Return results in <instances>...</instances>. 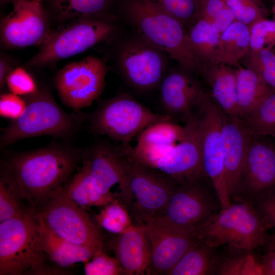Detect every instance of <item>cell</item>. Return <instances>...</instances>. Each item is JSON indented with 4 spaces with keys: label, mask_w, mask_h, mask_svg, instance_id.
I'll return each instance as SVG.
<instances>
[{
    "label": "cell",
    "mask_w": 275,
    "mask_h": 275,
    "mask_svg": "<svg viewBox=\"0 0 275 275\" xmlns=\"http://www.w3.org/2000/svg\"><path fill=\"white\" fill-rule=\"evenodd\" d=\"M17 0H0L1 5L7 4L9 3L13 4Z\"/></svg>",
    "instance_id": "45"
},
{
    "label": "cell",
    "mask_w": 275,
    "mask_h": 275,
    "mask_svg": "<svg viewBox=\"0 0 275 275\" xmlns=\"http://www.w3.org/2000/svg\"><path fill=\"white\" fill-rule=\"evenodd\" d=\"M198 17L211 23L217 16L227 8L225 0H197Z\"/></svg>",
    "instance_id": "40"
},
{
    "label": "cell",
    "mask_w": 275,
    "mask_h": 275,
    "mask_svg": "<svg viewBox=\"0 0 275 275\" xmlns=\"http://www.w3.org/2000/svg\"><path fill=\"white\" fill-rule=\"evenodd\" d=\"M235 68L237 111L241 119L250 115L272 89L254 70L240 64Z\"/></svg>",
    "instance_id": "24"
},
{
    "label": "cell",
    "mask_w": 275,
    "mask_h": 275,
    "mask_svg": "<svg viewBox=\"0 0 275 275\" xmlns=\"http://www.w3.org/2000/svg\"><path fill=\"white\" fill-rule=\"evenodd\" d=\"M64 186L36 210L39 216L62 238L74 244L103 251L104 237L101 228L82 207L68 197Z\"/></svg>",
    "instance_id": "8"
},
{
    "label": "cell",
    "mask_w": 275,
    "mask_h": 275,
    "mask_svg": "<svg viewBox=\"0 0 275 275\" xmlns=\"http://www.w3.org/2000/svg\"><path fill=\"white\" fill-rule=\"evenodd\" d=\"M174 120L167 114L155 113L131 95L119 94L100 102L90 118L94 132L130 145L132 139L149 126L163 121Z\"/></svg>",
    "instance_id": "7"
},
{
    "label": "cell",
    "mask_w": 275,
    "mask_h": 275,
    "mask_svg": "<svg viewBox=\"0 0 275 275\" xmlns=\"http://www.w3.org/2000/svg\"><path fill=\"white\" fill-rule=\"evenodd\" d=\"M187 29L198 19L197 0H152Z\"/></svg>",
    "instance_id": "33"
},
{
    "label": "cell",
    "mask_w": 275,
    "mask_h": 275,
    "mask_svg": "<svg viewBox=\"0 0 275 275\" xmlns=\"http://www.w3.org/2000/svg\"><path fill=\"white\" fill-rule=\"evenodd\" d=\"M81 166L64 186L66 195L80 207L104 206L116 199L115 196L101 194L97 189L90 174L87 164L82 160Z\"/></svg>",
    "instance_id": "26"
},
{
    "label": "cell",
    "mask_w": 275,
    "mask_h": 275,
    "mask_svg": "<svg viewBox=\"0 0 275 275\" xmlns=\"http://www.w3.org/2000/svg\"><path fill=\"white\" fill-rule=\"evenodd\" d=\"M201 118L202 164L204 177L209 178L221 209L231 204L225 180L222 128L224 113L212 97L204 95L199 106Z\"/></svg>",
    "instance_id": "10"
},
{
    "label": "cell",
    "mask_w": 275,
    "mask_h": 275,
    "mask_svg": "<svg viewBox=\"0 0 275 275\" xmlns=\"http://www.w3.org/2000/svg\"><path fill=\"white\" fill-rule=\"evenodd\" d=\"M273 11H274V17H275V4H274V7H273Z\"/></svg>",
    "instance_id": "47"
},
{
    "label": "cell",
    "mask_w": 275,
    "mask_h": 275,
    "mask_svg": "<svg viewBox=\"0 0 275 275\" xmlns=\"http://www.w3.org/2000/svg\"><path fill=\"white\" fill-rule=\"evenodd\" d=\"M222 134L225 180L232 201L240 195L251 135L240 119L230 118L225 114Z\"/></svg>",
    "instance_id": "19"
},
{
    "label": "cell",
    "mask_w": 275,
    "mask_h": 275,
    "mask_svg": "<svg viewBox=\"0 0 275 275\" xmlns=\"http://www.w3.org/2000/svg\"><path fill=\"white\" fill-rule=\"evenodd\" d=\"M95 219L100 228L114 234H121L133 225L127 208L119 199L103 206Z\"/></svg>",
    "instance_id": "32"
},
{
    "label": "cell",
    "mask_w": 275,
    "mask_h": 275,
    "mask_svg": "<svg viewBox=\"0 0 275 275\" xmlns=\"http://www.w3.org/2000/svg\"><path fill=\"white\" fill-rule=\"evenodd\" d=\"M263 246H264L266 252L275 251V233L271 235H268Z\"/></svg>",
    "instance_id": "44"
},
{
    "label": "cell",
    "mask_w": 275,
    "mask_h": 275,
    "mask_svg": "<svg viewBox=\"0 0 275 275\" xmlns=\"http://www.w3.org/2000/svg\"><path fill=\"white\" fill-rule=\"evenodd\" d=\"M35 1H36L37 2H39V3H41V2L43 1V0H34Z\"/></svg>",
    "instance_id": "46"
},
{
    "label": "cell",
    "mask_w": 275,
    "mask_h": 275,
    "mask_svg": "<svg viewBox=\"0 0 275 275\" xmlns=\"http://www.w3.org/2000/svg\"><path fill=\"white\" fill-rule=\"evenodd\" d=\"M13 69L11 60L5 54L1 53L0 57L1 89L4 88L7 77Z\"/></svg>",
    "instance_id": "43"
},
{
    "label": "cell",
    "mask_w": 275,
    "mask_h": 275,
    "mask_svg": "<svg viewBox=\"0 0 275 275\" xmlns=\"http://www.w3.org/2000/svg\"><path fill=\"white\" fill-rule=\"evenodd\" d=\"M236 20L249 26L264 19V13L257 0H225Z\"/></svg>",
    "instance_id": "35"
},
{
    "label": "cell",
    "mask_w": 275,
    "mask_h": 275,
    "mask_svg": "<svg viewBox=\"0 0 275 275\" xmlns=\"http://www.w3.org/2000/svg\"><path fill=\"white\" fill-rule=\"evenodd\" d=\"M115 0H48L50 17L60 24L81 17L112 16L109 10Z\"/></svg>",
    "instance_id": "25"
},
{
    "label": "cell",
    "mask_w": 275,
    "mask_h": 275,
    "mask_svg": "<svg viewBox=\"0 0 275 275\" xmlns=\"http://www.w3.org/2000/svg\"><path fill=\"white\" fill-rule=\"evenodd\" d=\"M26 107L25 98L12 93H5L0 97V115L11 121L19 118Z\"/></svg>",
    "instance_id": "39"
},
{
    "label": "cell",
    "mask_w": 275,
    "mask_h": 275,
    "mask_svg": "<svg viewBox=\"0 0 275 275\" xmlns=\"http://www.w3.org/2000/svg\"><path fill=\"white\" fill-rule=\"evenodd\" d=\"M152 254L147 275H166L198 240L196 231L178 227L155 216L146 223Z\"/></svg>",
    "instance_id": "16"
},
{
    "label": "cell",
    "mask_w": 275,
    "mask_h": 275,
    "mask_svg": "<svg viewBox=\"0 0 275 275\" xmlns=\"http://www.w3.org/2000/svg\"><path fill=\"white\" fill-rule=\"evenodd\" d=\"M215 249L198 239L166 275L214 274L217 257Z\"/></svg>",
    "instance_id": "27"
},
{
    "label": "cell",
    "mask_w": 275,
    "mask_h": 275,
    "mask_svg": "<svg viewBox=\"0 0 275 275\" xmlns=\"http://www.w3.org/2000/svg\"><path fill=\"white\" fill-rule=\"evenodd\" d=\"M90 261L84 267L86 275H124L118 260L108 256L103 251L96 253Z\"/></svg>",
    "instance_id": "36"
},
{
    "label": "cell",
    "mask_w": 275,
    "mask_h": 275,
    "mask_svg": "<svg viewBox=\"0 0 275 275\" xmlns=\"http://www.w3.org/2000/svg\"><path fill=\"white\" fill-rule=\"evenodd\" d=\"M242 250L240 254L217 256L214 274L219 275L263 274L260 263L251 253Z\"/></svg>",
    "instance_id": "31"
},
{
    "label": "cell",
    "mask_w": 275,
    "mask_h": 275,
    "mask_svg": "<svg viewBox=\"0 0 275 275\" xmlns=\"http://www.w3.org/2000/svg\"><path fill=\"white\" fill-rule=\"evenodd\" d=\"M125 18L139 36L165 52L192 73L201 68L191 50L186 29L152 0H123Z\"/></svg>",
    "instance_id": "2"
},
{
    "label": "cell",
    "mask_w": 275,
    "mask_h": 275,
    "mask_svg": "<svg viewBox=\"0 0 275 275\" xmlns=\"http://www.w3.org/2000/svg\"><path fill=\"white\" fill-rule=\"evenodd\" d=\"M38 217L42 249L47 258L58 266L67 267L78 262L86 263L100 252L62 238L51 231L39 215Z\"/></svg>",
    "instance_id": "22"
},
{
    "label": "cell",
    "mask_w": 275,
    "mask_h": 275,
    "mask_svg": "<svg viewBox=\"0 0 275 275\" xmlns=\"http://www.w3.org/2000/svg\"><path fill=\"white\" fill-rule=\"evenodd\" d=\"M115 235L110 245L124 275H147L152 250L145 225H133L124 232Z\"/></svg>",
    "instance_id": "20"
},
{
    "label": "cell",
    "mask_w": 275,
    "mask_h": 275,
    "mask_svg": "<svg viewBox=\"0 0 275 275\" xmlns=\"http://www.w3.org/2000/svg\"><path fill=\"white\" fill-rule=\"evenodd\" d=\"M275 187V145L265 137L251 135L239 197L250 202Z\"/></svg>",
    "instance_id": "17"
},
{
    "label": "cell",
    "mask_w": 275,
    "mask_h": 275,
    "mask_svg": "<svg viewBox=\"0 0 275 275\" xmlns=\"http://www.w3.org/2000/svg\"><path fill=\"white\" fill-rule=\"evenodd\" d=\"M274 145H275V142H274Z\"/></svg>",
    "instance_id": "48"
},
{
    "label": "cell",
    "mask_w": 275,
    "mask_h": 275,
    "mask_svg": "<svg viewBox=\"0 0 275 275\" xmlns=\"http://www.w3.org/2000/svg\"><path fill=\"white\" fill-rule=\"evenodd\" d=\"M24 97L26 109L19 118L11 121L3 129L1 147L42 135L67 138L81 123V116L63 110L46 89L39 88L36 93Z\"/></svg>",
    "instance_id": "6"
},
{
    "label": "cell",
    "mask_w": 275,
    "mask_h": 275,
    "mask_svg": "<svg viewBox=\"0 0 275 275\" xmlns=\"http://www.w3.org/2000/svg\"><path fill=\"white\" fill-rule=\"evenodd\" d=\"M260 263L263 274L275 275V251L266 252Z\"/></svg>",
    "instance_id": "42"
},
{
    "label": "cell",
    "mask_w": 275,
    "mask_h": 275,
    "mask_svg": "<svg viewBox=\"0 0 275 275\" xmlns=\"http://www.w3.org/2000/svg\"><path fill=\"white\" fill-rule=\"evenodd\" d=\"M122 153L133 196L132 202L127 210L133 225H145L148 220L164 209L179 183Z\"/></svg>",
    "instance_id": "9"
},
{
    "label": "cell",
    "mask_w": 275,
    "mask_h": 275,
    "mask_svg": "<svg viewBox=\"0 0 275 275\" xmlns=\"http://www.w3.org/2000/svg\"><path fill=\"white\" fill-rule=\"evenodd\" d=\"M84 153L80 149L52 145L15 154L4 162L2 169L37 210L66 184Z\"/></svg>",
    "instance_id": "1"
},
{
    "label": "cell",
    "mask_w": 275,
    "mask_h": 275,
    "mask_svg": "<svg viewBox=\"0 0 275 275\" xmlns=\"http://www.w3.org/2000/svg\"><path fill=\"white\" fill-rule=\"evenodd\" d=\"M108 69L103 60L93 56L66 64L54 80L62 102L74 110L90 106L102 93Z\"/></svg>",
    "instance_id": "11"
},
{
    "label": "cell",
    "mask_w": 275,
    "mask_h": 275,
    "mask_svg": "<svg viewBox=\"0 0 275 275\" xmlns=\"http://www.w3.org/2000/svg\"><path fill=\"white\" fill-rule=\"evenodd\" d=\"M267 228L254 205L237 197L226 209H221L196 230L198 238L216 249L231 248L252 251L265 244Z\"/></svg>",
    "instance_id": "3"
},
{
    "label": "cell",
    "mask_w": 275,
    "mask_h": 275,
    "mask_svg": "<svg viewBox=\"0 0 275 275\" xmlns=\"http://www.w3.org/2000/svg\"><path fill=\"white\" fill-rule=\"evenodd\" d=\"M167 55L139 36L123 42L117 60L127 82L138 90L147 91L159 86L166 74Z\"/></svg>",
    "instance_id": "12"
},
{
    "label": "cell",
    "mask_w": 275,
    "mask_h": 275,
    "mask_svg": "<svg viewBox=\"0 0 275 275\" xmlns=\"http://www.w3.org/2000/svg\"><path fill=\"white\" fill-rule=\"evenodd\" d=\"M82 160L98 190L118 197L127 209L133 196L120 147L100 144L84 150Z\"/></svg>",
    "instance_id": "15"
},
{
    "label": "cell",
    "mask_w": 275,
    "mask_h": 275,
    "mask_svg": "<svg viewBox=\"0 0 275 275\" xmlns=\"http://www.w3.org/2000/svg\"><path fill=\"white\" fill-rule=\"evenodd\" d=\"M251 202L259 213L267 228L275 230V187L263 192Z\"/></svg>",
    "instance_id": "38"
},
{
    "label": "cell",
    "mask_w": 275,
    "mask_h": 275,
    "mask_svg": "<svg viewBox=\"0 0 275 275\" xmlns=\"http://www.w3.org/2000/svg\"><path fill=\"white\" fill-rule=\"evenodd\" d=\"M250 27V50L268 49L275 44V21L262 19Z\"/></svg>",
    "instance_id": "34"
},
{
    "label": "cell",
    "mask_w": 275,
    "mask_h": 275,
    "mask_svg": "<svg viewBox=\"0 0 275 275\" xmlns=\"http://www.w3.org/2000/svg\"><path fill=\"white\" fill-rule=\"evenodd\" d=\"M240 120L251 135L275 139V90H272L250 115Z\"/></svg>",
    "instance_id": "30"
},
{
    "label": "cell",
    "mask_w": 275,
    "mask_h": 275,
    "mask_svg": "<svg viewBox=\"0 0 275 275\" xmlns=\"http://www.w3.org/2000/svg\"><path fill=\"white\" fill-rule=\"evenodd\" d=\"M226 63L235 68L250 51V27L235 20L221 35Z\"/></svg>",
    "instance_id": "29"
},
{
    "label": "cell",
    "mask_w": 275,
    "mask_h": 275,
    "mask_svg": "<svg viewBox=\"0 0 275 275\" xmlns=\"http://www.w3.org/2000/svg\"><path fill=\"white\" fill-rule=\"evenodd\" d=\"M118 31L114 15L73 19L51 31L26 65L32 68L54 65L98 43L113 41L116 38Z\"/></svg>",
    "instance_id": "5"
},
{
    "label": "cell",
    "mask_w": 275,
    "mask_h": 275,
    "mask_svg": "<svg viewBox=\"0 0 275 275\" xmlns=\"http://www.w3.org/2000/svg\"><path fill=\"white\" fill-rule=\"evenodd\" d=\"M33 209L15 182L2 169L0 178V222L21 218Z\"/></svg>",
    "instance_id": "28"
},
{
    "label": "cell",
    "mask_w": 275,
    "mask_h": 275,
    "mask_svg": "<svg viewBox=\"0 0 275 275\" xmlns=\"http://www.w3.org/2000/svg\"><path fill=\"white\" fill-rule=\"evenodd\" d=\"M40 241L37 210L0 223V275H44L54 272L46 263Z\"/></svg>",
    "instance_id": "4"
},
{
    "label": "cell",
    "mask_w": 275,
    "mask_h": 275,
    "mask_svg": "<svg viewBox=\"0 0 275 275\" xmlns=\"http://www.w3.org/2000/svg\"><path fill=\"white\" fill-rule=\"evenodd\" d=\"M6 84L11 93L20 96L32 95L39 89L34 78L20 67L15 68L11 71Z\"/></svg>",
    "instance_id": "37"
},
{
    "label": "cell",
    "mask_w": 275,
    "mask_h": 275,
    "mask_svg": "<svg viewBox=\"0 0 275 275\" xmlns=\"http://www.w3.org/2000/svg\"><path fill=\"white\" fill-rule=\"evenodd\" d=\"M192 74L181 67L171 70L159 85L162 105L166 114L172 118L180 116L185 121L197 108L205 93Z\"/></svg>",
    "instance_id": "18"
},
{
    "label": "cell",
    "mask_w": 275,
    "mask_h": 275,
    "mask_svg": "<svg viewBox=\"0 0 275 275\" xmlns=\"http://www.w3.org/2000/svg\"><path fill=\"white\" fill-rule=\"evenodd\" d=\"M232 67L224 63L211 65L203 68L200 74L210 86L211 96L224 113L239 119L235 70Z\"/></svg>",
    "instance_id": "21"
},
{
    "label": "cell",
    "mask_w": 275,
    "mask_h": 275,
    "mask_svg": "<svg viewBox=\"0 0 275 275\" xmlns=\"http://www.w3.org/2000/svg\"><path fill=\"white\" fill-rule=\"evenodd\" d=\"M187 34L191 50L201 71L211 65L226 64L221 34L212 29L209 22L199 18L189 28Z\"/></svg>",
    "instance_id": "23"
},
{
    "label": "cell",
    "mask_w": 275,
    "mask_h": 275,
    "mask_svg": "<svg viewBox=\"0 0 275 275\" xmlns=\"http://www.w3.org/2000/svg\"><path fill=\"white\" fill-rule=\"evenodd\" d=\"M203 179L198 178L179 184L164 209L156 216L196 232L204 222L218 211L215 201Z\"/></svg>",
    "instance_id": "14"
},
{
    "label": "cell",
    "mask_w": 275,
    "mask_h": 275,
    "mask_svg": "<svg viewBox=\"0 0 275 275\" xmlns=\"http://www.w3.org/2000/svg\"><path fill=\"white\" fill-rule=\"evenodd\" d=\"M0 22L3 47L16 49L39 46L51 33L50 17L41 4L34 0H17Z\"/></svg>",
    "instance_id": "13"
},
{
    "label": "cell",
    "mask_w": 275,
    "mask_h": 275,
    "mask_svg": "<svg viewBox=\"0 0 275 275\" xmlns=\"http://www.w3.org/2000/svg\"><path fill=\"white\" fill-rule=\"evenodd\" d=\"M235 20L234 14L227 7L224 9L210 24L212 29L221 35Z\"/></svg>",
    "instance_id": "41"
}]
</instances>
